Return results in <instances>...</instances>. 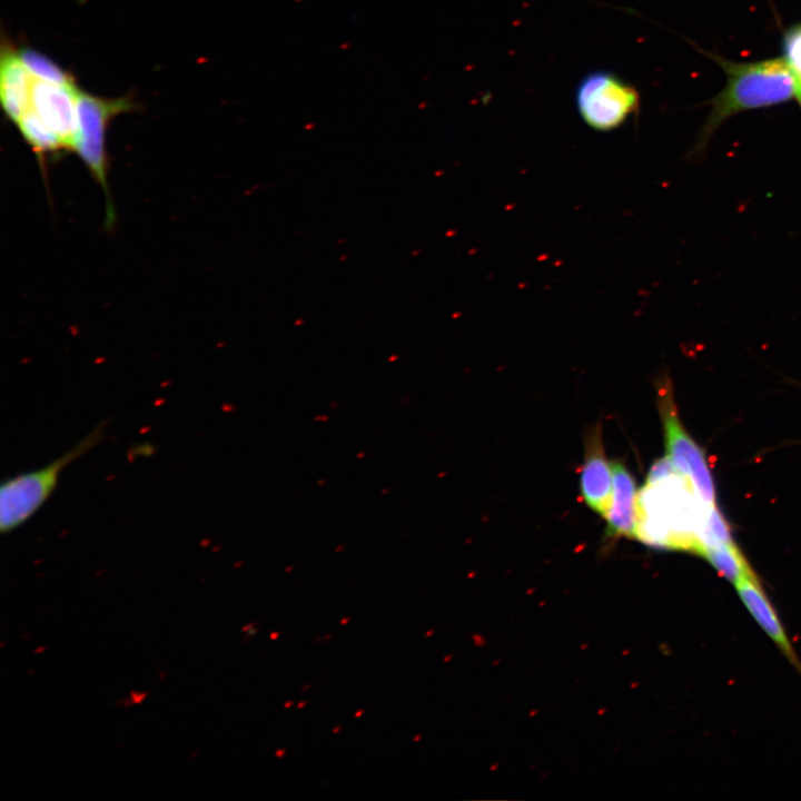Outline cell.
<instances>
[{"label": "cell", "mask_w": 801, "mask_h": 801, "mask_svg": "<svg viewBox=\"0 0 801 801\" xmlns=\"http://www.w3.org/2000/svg\"><path fill=\"white\" fill-rule=\"evenodd\" d=\"M715 505V504H714ZM706 505L679 472L646 482L637 494L636 537L660 548L700 554Z\"/></svg>", "instance_id": "cell-1"}, {"label": "cell", "mask_w": 801, "mask_h": 801, "mask_svg": "<svg viewBox=\"0 0 801 801\" xmlns=\"http://www.w3.org/2000/svg\"><path fill=\"white\" fill-rule=\"evenodd\" d=\"M726 75L724 88L711 100V110L691 150L702 156L715 131L732 116L787 102L797 96V75L784 57L734 62L713 56Z\"/></svg>", "instance_id": "cell-2"}, {"label": "cell", "mask_w": 801, "mask_h": 801, "mask_svg": "<svg viewBox=\"0 0 801 801\" xmlns=\"http://www.w3.org/2000/svg\"><path fill=\"white\" fill-rule=\"evenodd\" d=\"M106 422L96 426L73 447L41 468L17 474L0 487V531L9 533L29 521L53 493L60 473L105 437Z\"/></svg>", "instance_id": "cell-3"}, {"label": "cell", "mask_w": 801, "mask_h": 801, "mask_svg": "<svg viewBox=\"0 0 801 801\" xmlns=\"http://www.w3.org/2000/svg\"><path fill=\"white\" fill-rule=\"evenodd\" d=\"M134 107V100L128 97L103 98L79 88L77 90L78 129L73 152L79 156L91 177L103 190L107 200L105 222L108 228L116 221L108 181V127L115 117L131 111Z\"/></svg>", "instance_id": "cell-4"}, {"label": "cell", "mask_w": 801, "mask_h": 801, "mask_svg": "<svg viewBox=\"0 0 801 801\" xmlns=\"http://www.w3.org/2000/svg\"><path fill=\"white\" fill-rule=\"evenodd\" d=\"M580 116L591 128L613 130L623 125L640 107L637 90L611 71L586 75L576 89Z\"/></svg>", "instance_id": "cell-5"}, {"label": "cell", "mask_w": 801, "mask_h": 801, "mask_svg": "<svg viewBox=\"0 0 801 801\" xmlns=\"http://www.w3.org/2000/svg\"><path fill=\"white\" fill-rule=\"evenodd\" d=\"M659 400L668 455L678 472L692 484L703 503L714 505V484L704 453L681 424L670 384L666 382L664 387L660 388Z\"/></svg>", "instance_id": "cell-6"}, {"label": "cell", "mask_w": 801, "mask_h": 801, "mask_svg": "<svg viewBox=\"0 0 801 801\" xmlns=\"http://www.w3.org/2000/svg\"><path fill=\"white\" fill-rule=\"evenodd\" d=\"M77 90L73 85L33 80L30 109L60 138L67 151H73L77 129Z\"/></svg>", "instance_id": "cell-7"}, {"label": "cell", "mask_w": 801, "mask_h": 801, "mask_svg": "<svg viewBox=\"0 0 801 801\" xmlns=\"http://www.w3.org/2000/svg\"><path fill=\"white\" fill-rule=\"evenodd\" d=\"M580 491L585 504L605 518L613 501V474L611 463L605 457L599 426L586 437Z\"/></svg>", "instance_id": "cell-8"}, {"label": "cell", "mask_w": 801, "mask_h": 801, "mask_svg": "<svg viewBox=\"0 0 801 801\" xmlns=\"http://www.w3.org/2000/svg\"><path fill=\"white\" fill-rule=\"evenodd\" d=\"M32 82L18 50L10 43H3L0 55V100L4 115L14 125L30 109Z\"/></svg>", "instance_id": "cell-9"}, {"label": "cell", "mask_w": 801, "mask_h": 801, "mask_svg": "<svg viewBox=\"0 0 801 801\" xmlns=\"http://www.w3.org/2000/svg\"><path fill=\"white\" fill-rule=\"evenodd\" d=\"M611 463L613 474V501L605 517L607 534L611 536L636 537L637 494L635 481L620 461Z\"/></svg>", "instance_id": "cell-10"}, {"label": "cell", "mask_w": 801, "mask_h": 801, "mask_svg": "<svg viewBox=\"0 0 801 801\" xmlns=\"http://www.w3.org/2000/svg\"><path fill=\"white\" fill-rule=\"evenodd\" d=\"M738 594L756 623L783 652L787 659L801 671V664L791 646L790 640L768 596L755 576L746 577L735 584Z\"/></svg>", "instance_id": "cell-11"}, {"label": "cell", "mask_w": 801, "mask_h": 801, "mask_svg": "<svg viewBox=\"0 0 801 801\" xmlns=\"http://www.w3.org/2000/svg\"><path fill=\"white\" fill-rule=\"evenodd\" d=\"M26 140L36 154L41 168L44 167L46 158L61 154L66 150L60 138L39 118V116L29 109L16 125Z\"/></svg>", "instance_id": "cell-12"}, {"label": "cell", "mask_w": 801, "mask_h": 801, "mask_svg": "<svg viewBox=\"0 0 801 801\" xmlns=\"http://www.w3.org/2000/svg\"><path fill=\"white\" fill-rule=\"evenodd\" d=\"M700 555L734 585L746 577L755 576L734 542L706 545Z\"/></svg>", "instance_id": "cell-13"}, {"label": "cell", "mask_w": 801, "mask_h": 801, "mask_svg": "<svg viewBox=\"0 0 801 801\" xmlns=\"http://www.w3.org/2000/svg\"><path fill=\"white\" fill-rule=\"evenodd\" d=\"M18 55L33 80L57 85L75 83L72 76L44 53L30 47H22L18 50Z\"/></svg>", "instance_id": "cell-14"}, {"label": "cell", "mask_w": 801, "mask_h": 801, "mask_svg": "<svg viewBox=\"0 0 801 801\" xmlns=\"http://www.w3.org/2000/svg\"><path fill=\"white\" fill-rule=\"evenodd\" d=\"M784 59L797 75H801V24L790 28L783 38Z\"/></svg>", "instance_id": "cell-15"}, {"label": "cell", "mask_w": 801, "mask_h": 801, "mask_svg": "<svg viewBox=\"0 0 801 801\" xmlns=\"http://www.w3.org/2000/svg\"><path fill=\"white\" fill-rule=\"evenodd\" d=\"M795 98L798 99V101L801 100V75H797V96H795Z\"/></svg>", "instance_id": "cell-16"}, {"label": "cell", "mask_w": 801, "mask_h": 801, "mask_svg": "<svg viewBox=\"0 0 801 801\" xmlns=\"http://www.w3.org/2000/svg\"><path fill=\"white\" fill-rule=\"evenodd\" d=\"M799 103H800V106H801V100L799 101Z\"/></svg>", "instance_id": "cell-17"}]
</instances>
